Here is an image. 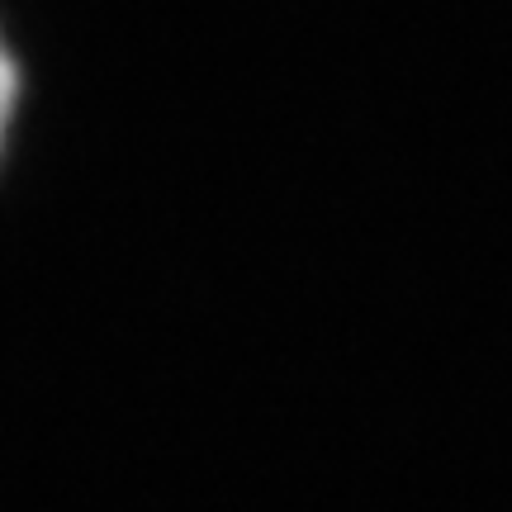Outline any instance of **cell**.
<instances>
[{
    "instance_id": "obj_1",
    "label": "cell",
    "mask_w": 512,
    "mask_h": 512,
    "mask_svg": "<svg viewBox=\"0 0 512 512\" xmlns=\"http://www.w3.org/2000/svg\"><path fill=\"white\" fill-rule=\"evenodd\" d=\"M19 95H24V72H19V57L10 48V38L0 29V162L10 152V133L19 119Z\"/></svg>"
}]
</instances>
